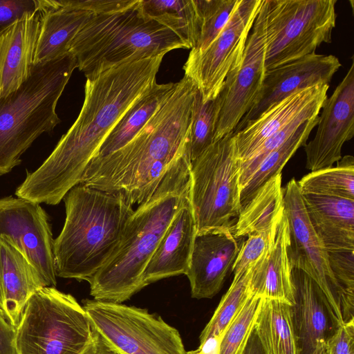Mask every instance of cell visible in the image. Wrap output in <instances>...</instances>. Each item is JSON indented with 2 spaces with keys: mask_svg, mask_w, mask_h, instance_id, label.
<instances>
[{
  "mask_svg": "<svg viewBox=\"0 0 354 354\" xmlns=\"http://www.w3.org/2000/svg\"><path fill=\"white\" fill-rule=\"evenodd\" d=\"M165 55L127 62L86 78L77 118L42 165L27 174L17 196L53 205L64 199L80 183L117 122L156 82Z\"/></svg>",
  "mask_w": 354,
  "mask_h": 354,
  "instance_id": "6da1fadb",
  "label": "cell"
},
{
  "mask_svg": "<svg viewBox=\"0 0 354 354\" xmlns=\"http://www.w3.org/2000/svg\"><path fill=\"white\" fill-rule=\"evenodd\" d=\"M254 327L265 354H297L288 303L262 298Z\"/></svg>",
  "mask_w": 354,
  "mask_h": 354,
  "instance_id": "83f0119b",
  "label": "cell"
},
{
  "mask_svg": "<svg viewBox=\"0 0 354 354\" xmlns=\"http://www.w3.org/2000/svg\"><path fill=\"white\" fill-rule=\"evenodd\" d=\"M288 223L283 213L274 242L250 270V294L265 299L294 303L292 267L289 257Z\"/></svg>",
  "mask_w": 354,
  "mask_h": 354,
  "instance_id": "7402d4cb",
  "label": "cell"
},
{
  "mask_svg": "<svg viewBox=\"0 0 354 354\" xmlns=\"http://www.w3.org/2000/svg\"><path fill=\"white\" fill-rule=\"evenodd\" d=\"M252 30L241 65L227 75L214 100V142L234 133L261 88L266 71L264 44L258 28L253 25Z\"/></svg>",
  "mask_w": 354,
  "mask_h": 354,
  "instance_id": "5bb4252c",
  "label": "cell"
},
{
  "mask_svg": "<svg viewBox=\"0 0 354 354\" xmlns=\"http://www.w3.org/2000/svg\"><path fill=\"white\" fill-rule=\"evenodd\" d=\"M222 335L210 337L200 343L199 346L186 354H220V344Z\"/></svg>",
  "mask_w": 354,
  "mask_h": 354,
  "instance_id": "7bdbcfd3",
  "label": "cell"
},
{
  "mask_svg": "<svg viewBox=\"0 0 354 354\" xmlns=\"http://www.w3.org/2000/svg\"><path fill=\"white\" fill-rule=\"evenodd\" d=\"M316 133L304 145L306 168L330 167L342 158V149L354 136V60L346 75L321 109Z\"/></svg>",
  "mask_w": 354,
  "mask_h": 354,
  "instance_id": "9a60e30c",
  "label": "cell"
},
{
  "mask_svg": "<svg viewBox=\"0 0 354 354\" xmlns=\"http://www.w3.org/2000/svg\"><path fill=\"white\" fill-rule=\"evenodd\" d=\"M196 236V225L189 200L176 214L151 256L143 274L145 286L186 274Z\"/></svg>",
  "mask_w": 354,
  "mask_h": 354,
  "instance_id": "ffe728a7",
  "label": "cell"
},
{
  "mask_svg": "<svg viewBox=\"0 0 354 354\" xmlns=\"http://www.w3.org/2000/svg\"><path fill=\"white\" fill-rule=\"evenodd\" d=\"M197 89L184 75L130 142L90 161L80 183L120 193L132 205L148 201L172 163L189 148Z\"/></svg>",
  "mask_w": 354,
  "mask_h": 354,
  "instance_id": "7a4b0ae2",
  "label": "cell"
},
{
  "mask_svg": "<svg viewBox=\"0 0 354 354\" xmlns=\"http://www.w3.org/2000/svg\"><path fill=\"white\" fill-rule=\"evenodd\" d=\"M44 287L33 266L7 238L0 236V308L17 326L27 301Z\"/></svg>",
  "mask_w": 354,
  "mask_h": 354,
  "instance_id": "603a6c76",
  "label": "cell"
},
{
  "mask_svg": "<svg viewBox=\"0 0 354 354\" xmlns=\"http://www.w3.org/2000/svg\"><path fill=\"white\" fill-rule=\"evenodd\" d=\"M42 12L33 65L57 59L69 52L75 36L91 18L93 12L79 9L56 7Z\"/></svg>",
  "mask_w": 354,
  "mask_h": 354,
  "instance_id": "d4e9b609",
  "label": "cell"
},
{
  "mask_svg": "<svg viewBox=\"0 0 354 354\" xmlns=\"http://www.w3.org/2000/svg\"><path fill=\"white\" fill-rule=\"evenodd\" d=\"M64 200L66 218L54 240L56 274L88 281L117 250L134 209L121 194L83 183Z\"/></svg>",
  "mask_w": 354,
  "mask_h": 354,
  "instance_id": "277c9868",
  "label": "cell"
},
{
  "mask_svg": "<svg viewBox=\"0 0 354 354\" xmlns=\"http://www.w3.org/2000/svg\"><path fill=\"white\" fill-rule=\"evenodd\" d=\"M0 236L23 253L44 287L56 286L54 240L48 217L39 203L20 197L1 198Z\"/></svg>",
  "mask_w": 354,
  "mask_h": 354,
  "instance_id": "4fadbf2b",
  "label": "cell"
},
{
  "mask_svg": "<svg viewBox=\"0 0 354 354\" xmlns=\"http://www.w3.org/2000/svg\"><path fill=\"white\" fill-rule=\"evenodd\" d=\"M94 328L122 354H186L178 330L147 309L86 299Z\"/></svg>",
  "mask_w": 354,
  "mask_h": 354,
  "instance_id": "30bf717a",
  "label": "cell"
},
{
  "mask_svg": "<svg viewBox=\"0 0 354 354\" xmlns=\"http://www.w3.org/2000/svg\"><path fill=\"white\" fill-rule=\"evenodd\" d=\"M240 170L233 133L192 162L189 201L196 235L232 230L242 208Z\"/></svg>",
  "mask_w": 354,
  "mask_h": 354,
  "instance_id": "9c48e42d",
  "label": "cell"
},
{
  "mask_svg": "<svg viewBox=\"0 0 354 354\" xmlns=\"http://www.w3.org/2000/svg\"><path fill=\"white\" fill-rule=\"evenodd\" d=\"M333 55L313 53L265 73L262 86L254 104L237 125L234 133L246 123L288 95L317 84H329L341 67Z\"/></svg>",
  "mask_w": 354,
  "mask_h": 354,
  "instance_id": "e0dca14e",
  "label": "cell"
},
{
  "mask_svg": "<svg viewBox=\"0 0 354 354\" xmlns=\"http://www.w3.org/2000/svg\"><path fill=\"white\" fill-rule=\"evenodd\" d=\"M333 276L340 287L345 303L354 313V251L328 252Z\"/></svg>",
  "mask_w": 354,
  "mask_h": 354,
  "instance_id": "8d00e7d4",
  "label": "cell"
},
{
  "mask_svg": "<svg viewBox=\"0 0 354 354\" xmlns=\"http://www.w3.org/2000/svg\"><path fill=\"white\" fill-rule=\"evenodd\" d=\"M320 354H328L327 350H326V351H324V352H323V353H320Z\"/></svg>",
  "mask_w": 354,
  "mask_h": 354,
  "instance_id": "f6af8a7d",
  "label": "cell"
},
{
  "mask_svg": "<svg viewBox=\"0 0 354 354\" xmlns=\"http://www.w3.org/2000/svg\"><path fill=\"white\" fill-rule=\"evenodd\" d=\"M284 214L288 223L289 257L292 268L299 269L319 286L343 323L354 321L343 293L331 271L328 254L308 217L297 181L292 178L283 188Z\"/></svg>",
  "mask_w": 354,
  "mask_h": 354,
  "instance_id": "7c38bea8",
  "label": "cell"
},
{
  "mask_svg": "<svg viewBox=\"0 0 354 354\" xmlns=\"http://www.w3.org/2000/svg\"><path fill=\"white\" fill-rule=\"evenodd\" d=\"M294 303L291 322L297 354H320L343 324L317 283L303 271L292 269Z\"/></svg>",
  "mask_w": 354,
  "mask_h": 354,
  "instance_id": "2e32d148",
  "label": "cell"
},
{
  "mask_svg": "<svg viewBox=\"0 0 354 354\" xmlns=\"http://www.w3.org/2000/svg\"><path fill=\"white\" fill-rule=\"evenodd\" d=\"M329 84H317L299 90L273 104L257 118L233 133L241 162L250 158L269 137L306 112L321 111L328 97Z\"/></svg>",
  "mask_w": 354,
  "mask_h": 354,
  "instance_id": "d6986e66",
  "label": "cell"
},
{
  "mask_svg": "<svg viewBox=\"0 0 354 354\" xmlns=\"http://www.w3.org/2000/svg\"><path fill=\"white\" fill-rule=\"evenodd\" d=\"M16 328L0 308V354H18L15 344Z\"/></svg>",
  "mask_w": 354,
  "mask_h": 354,
  "instance_id": "60d3db41",
  "label": "cell"
},
{
  "mask_svg": "<svg viewBox=\"0 0 354 354\" xmlns=\"http://www.w3.org/2000/svg\"><path fill=\"white\" fill-rule=\"evenodd\" d=\"M250 270L234 277L227 292L223 295L212 318L202 330L200 343L206 339L223 335L232 321L250 295L249 281Z\"/></svg>",
  "mask_w": 354,
  "mask_h": 354,
  "instance_id": "1f68e13d",
  "label": "cell"
},
{
  "mask_svg": "<svg viewBox=\"0 0 354 354\" xmlns=\"http://www.w3.org/2000/svg\"><path fill=\"white\" fill-rule=\"evenodd\" d=\"M42 12L26 14L0 35V98L17 90L29 77Z\"/></svg>",
  "mask_w": 354,
  "mask_h": 354,
  "instance_id": "44dd1931",
  "label": "cell"
},
{
  "mask_svg": "<svg viewBox=\"0 0 354 354\" xmlns=\"http://www.w3.org/2000/svg\"><path fill=\"white\" fill-rule=\"evenodd\" d=\"M75 68L76 59L70 52L34 64L28 79L0 98V175L19 165L33 142L60 123L57 104Z\"/></svg>",
  "mask_w": 354,
  "mask_h": 354,
  "instance_id": "8992f818",
  "label": "cell"
},
{
  "mask_svg": "<svg viewBox=\"0 0 354 354\" xmlns=\"http://www.w3.org/2000/svg\"><path fill=\"white\" fill-rule=\"evenodd\" d=\"M201 19L198 41L190 51L205 50L228 21L239 0H196Z\"/></svg>",
  "mask_w": 354,
  "mask_h": 354,
  "instance_id": "d6a6232c",
  "label": "cell"
},
{
  "mask_svg": "<svg viewBox=\"0 0 354 354\" xmlns=\"http://www.w3.org/2000/svg\"><path fill=\"white\" fill-rule=\"evenodd\" d=\"M214 101L204 102L197 89L189 134V154L191 162L214 143Z\"/></svg>",
  "mask_w": 354,
  "mask_h": 354,
  "instance_id": "e575fe53",
  "label": "cell"
},
{
  "mask_svg": "<svg viewBox=\"0 0 354 354\" xmlns=\"http://www.w3.org/2000/svg\"><path fill=\"white\" fill-rule=\"evenodd\" d=\"M282 174L271 177L245 204L232 227L236 238L270 230L277 227L284 213Z\"/></svg>",
  "mask_w": 354,
  "mask_h": 354,
  "instance_id": "484cf974",
  "label": "cell"
},
{
  "mask_svg": "<svg viewBox=\"0 0 354 354\" xmlns=\"http://www.w3.org/2000/svg\"><path fill=\"white\" fill-rule=\"evenodd\" d=\"M262 0H239L218 35L201 52L190 51L185 75L197 86L204 102L214 100L227 75L243 62L247 40Z\"/></svg>",
  "mask_w": 354,
  "mask_h": 354,
  "instance_id": "8fae6325",
  "label": "cell"
},
{
  "mask_svg": "<svg viewBox=\"0 0 354 354\" xmlns=\"http://www.w3.org/2000/svg\"><path fill=\"white\" fill-rule=\"evenodd\" d=\"M191 165L187 149L170 166L151 198L133 211L117 250L88 281L93 299L122 304L145 287L143 274L151 256L189 200Z\"/></svg>",
  "mask_w": 354,
  "mask_h": 354,
  "instance_id": "3957f363",
  "label": "cell"
},
{
  "mask_svg": "<svg viewBox=\"0 0 354 354\" xmlns=\"http://www.w3.org/2000/svg\"><path fill=\"white\" fill-rule=\"evenodd\" d=\"M328 354H354V321L342 324L330 341Z\"/></svg>",
  "mask_w": 354,
  "mask_h": 354,
  "instance_id": "ab89813d",
  "label": "cell"
},
{
  "mask_svg": "<svg viewBox=\"0 0 354 354\" xmlns=\"http://www.w3.org/2000/svg\"><path fill=\"white\" fill-rule=\"evenodd\" d=\"M243 242L232 230L196 235L185 274L192 298L211 299L220 291Z\"/></svg>",
  "mask_w": 354,
  "mask_h": 354,
  "instance_id": "ac0fdd59",
  "label": "cell"
},
{
  "mask_svg": "<svg viewBox=\"0 0 354 354\" xmlns=\"http://www.w3.org/2000/svg\"><path fill=\"white\" fill-rule=\"evenodd\" d=\"M318 121L319 115L303 123L284 143L264 158L241 191L242 207L267 180L281 172L285 165L299 147H304Z\"/></svg>",
  "mask_w": 354,
  "mask_h": 354,
  "instance_id": "f546056e",
  "label": "cell"
},
{
  "mask_svg": "<svg viewBox=\"0 0 354 354\" xmlns=\"http://www.w3.org/2000/svg\"><path fill=\"white\" fill-rule=\"evenodd\" d=\"M41 10V0H0V35L24 15Z\"/></svg>",
  "mask_w": 354,
  "mask_h": 354,
  "instance_id": "74e56055",
  "label": "cell"
},
{
  "mask_svg": "<svg viewBox=\"0 0 354 354\" xmlns=\"http://www.w3.org/2000/svg\"><path fill=\"white\" fill-rule=\"evenodd\" d=\"M337 0H262L254 22L264 44L266 71L315 53L332 41Z\"/></svg>",
  "mask_w": 354,
  "mask_h": 354,
  "instance_id": "52a82bcc",
  "label": "cell"
},
{
  "mask_svg": "<svg viewBox=\"0 0 354 354\" xmlns=\"http://www.w3.org/2000/svg\"><path fill=\"white\" fill-rule=\"evenodd\" d=\"M280 222V221H279ZM278 225L270 230L253 234L244 241L232 268L234 277L241 276L258 262L274 242Z\"/></svg>",
  "mask_w": 354,
  "mask_h": 354,
  "instance_id": "d590c367",
  "label": "cell"
},
{
  "mask_svg": "<svg viewBox=\"0 0 354 354\" xmlns=\"http://www.w3.org/2000/svg\"><path fill=\"white\" fill-rule=\"evenodd\" d=\"M301 194L354 200V158L346 155L335 167L310 171L297 181Z\"/></svg>",
  "mask_w": 354,
  "mask_h": 354,
  "instance_id": "4dcf8cb0",
  "label": "cell"
},
{
  "mask_svg": "<svg viewBox=\"0 0 354 354\" xmlns=\"http://www.w3.org/2000/svg\"><path fill=\"white\" fill-rule=\"evenodd\" d=\"M137 0H62L54 1L56 7L84 10L94 14L111 12L127 8Z\"/></svg>",
  "mask_w": 354,
  "mask_h": 354,
  "instance_id": "f35d334b",
  "label": "cell"
},
{
  "mask_svg": "<svg viewBox=\"0 0 354 354\" xmlns=\"http://www.w3.org/2000/svg\"><path fill=\"white\" fill-rule=\"evenodd\" d=\"M306 213L327 252L354 251V200L302 194Z\"/></svg>",
  "mask_w": 354,
  "mask_h": 354,
  "instance_id": "cb8c5ba5",
  "label": "cell"
},
{
  "mask_svg": "<svg viewBox=\"0 0 354 354\" xmlns=\"http://www.w3.org/2000/svg\"><path fill=\"white\" fill-rule=\"evenodd\" d=\"M145 12L174 30L193 48L197 44L201 19L196 0H142Z\"/></svg>",
  "mask_w": 354,
  "mask_h": 354,
  "instance_id": "f1b7e54d",
  "label": "cell"
},
{
  "mask_svg": "<svg viewBox=\"0 0 354 354\" xmlns=\"http://www.w3.org/2000/svg\"><path fill=\"white\" fill-rule=\"evenodd\" d=\"M191 46L174 30L149 17L142 0L122 10L93 14L69 46L86 78L122 64Z\"/></svg>",
  "mask_w": 354,
  "mask_h": 354,
  "instance_id": "5b68a950",
  "label": "cell"
},
{
  "mask_svg": "<svg viewBox=\"0 0 354 354\" xmlns=\"http://www.w3.org/2000/svg\"><path fill=\"white\" fill-rule=\"evenodd\" d=\"M93 331L73 296L41 287L29 298L16 327V348L18 354H81Z\"/></svg>",
  "mask_w": 354,
  "mask_h": 354,
  "instance_id": "ba28073f",
  "label": "cell"
},
{
  "mask_svg": "<svg viewBox=\"0 0 354 354\" xmlns=\"http://www.w3.org/2000/svg\"><path fill=\"white\" fill-rule=\"evenodd\" d=\"M81 354H122L95 328L89 344Z\"/></svg>",
  "mask_w": 354,
  "mask_h": 354,
  "instance_id": "b9f144b4",
  "label": "cell"
},
{
  "mask_svg": "<svg viewBox=\"0 0 354 354\" xmlns=\"http://www.w3.org/2000/svg\"><path fill=\"white\" fill-rule=\"evenodd\" d=\"M174 84L156 82L140 95L117 122L91 160L109 155L130 142L167 100Z\"/></svg>",
  "mask_w": 354,
  "mask_h": 354,
  "instance_id": "4316f807",
  "label": "cell"
},
{
  "mask_svg": "<svg viewBox=\"0 0 354 354\" xmlns=\"http://www.w3.org/2000/svg\"><path fill=\"white\" fill-rule=\"evenodd\" d=\"M262 297L250 294L222 335L220 354H241L254 326Z\"/></svg>",
  "mask_w": 354,
  "mask_h": 354,
  "instance_id": "836d02e7",
  "label": "cell"
},
{
  "mask_svg": "<svg viewBox=\"0 0 354 354\" xmlns=\"http://www.w3.org/2000/svg\"><path fill=\"white\" fill-rule=\"evenodd\" d=\"M241 354H265L254 326Z\"/></svg>",
  "mask_w": 354,
  "mask_h": 354,
  "instance_id": "ee69618b",
  "label": "cell"
}]
</instances>
